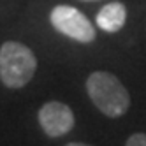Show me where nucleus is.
Instances as JSON below:
<instances>
[{
    "mask_svg": "<svg viewBox=\"0 0 146 146\" xmlns=\"http://www.w3.org/2000/svg\"><path fill=\"white\" fill-rule=\"evenodd\" d=\"M125 18H127V9L121 2H113L104 5L99 14H97V25L104 32H118L125 25Z\"/></svg>",
    "mask_w": 146,
    "mask_h": 146,
    "instance_id": "obj_5",
    "label": "nucleus"
},
{
    "mask_svg": "<svg viewBox=\"0 0 146 146\" xmlns=\"http://www.w3.org/2000/svg\"><path fill=\"white\" fill-rule=\"evenodd\" d=\"M39 123L49 137H60L74 127V113L67 104L51 100L39 109Z\"/></svg>",
    "mask_w": 146,
    "mask_h": 146,
    "instance_id": "obj_4",
    "label": "nucleus"
},
{
    "mask_svg": "<svg viewBox=\"0 0 146 146\" xmlns=\"http://www.w3.org/2000/svg\"><path fill=\"white\" fill-rule=\"evenodd\" d=\"M65 146H90V144H85V143H69Z\"/></svg>",
    "mask_w": 146,
    "mask_h": 146,
    "instance_id": "obj_7",
    "label": "nucleus"
},
{
    "mask_svg": "<svg viewBox=\"0 0 146 146\" xmlns=\"http://www.w3.org/2000/svg\"><path fill=\"white\" fill-rule=\"evenodd\" d=\"M125 146H146V134H143V132L132 134Z\"/></svg>",
    "mask_w": 146,
    "mask_h": 146,
    "instance_id": "obj_6",
    "label": "nucleus"
},
{
    "mask_svg": "<svg viewBox=\"0 0 146 146\" xmlns=\"http://www.w3.org/2000/svg\"><path fill=\"white\" fill-rule=\"evenodd\" d=\"M37 58L28 46L7 40L0 48V79L7 88H23L34 78Z\"/></svg>",
    "mask_w": 146,
    "mask_h": 146,
    "instance_id": "obj_2",
    "label": "nucleus"
},
{
    "mask_svg": "<svg viewBox=\"0 0 146 146\" xmlns=\"http://www.w3.org/2000/svg\"><path fill=\"white\" fill-rule=\"evenodd\" d=\"M51 25L64 35L79 40V42H92L95 39V28L88 21V18L70 5H56L51 11Z\"/></svg>",
    "mask_w": 146,
    "mask_h": 146,
    "instance_id": "obj_3",
    "label": "nucleus"
},
{
    "mask_svg": "<svg viewBox=\"0 0 146 146\" xmlns=\"http://www.w3.org/2000/svg\"><path fill=\"white\" fill-rule=\"evenodd\" d=\"M86 92L92 102L111 118L123 116L130 108V95L123 83L111 72H92L86 81Z\"/></svg>",
    "mask_w": 146,
    "mask_h": 146,
    "instance_id": "obj_1",
    "label": "nucleus"
}]
</instances>
